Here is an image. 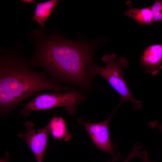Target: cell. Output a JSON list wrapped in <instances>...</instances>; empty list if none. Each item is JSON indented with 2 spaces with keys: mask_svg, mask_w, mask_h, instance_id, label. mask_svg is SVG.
Here are the masks:
<instances>
[{
  "mask_svg": "<svg viewBox=\"0 0 162 162\" xmlns=\"http://www.w3.org/2000/svg\"><path fill=\"white\" fill-rule=\"evenodd\" d=\"M36 33L41 40L37 44L31 64L42 68L59 83H70L83 89L90 88L94 78L90 72L94 64L92 45Z\"/></svg>",
  "mask_w": 162,
  "mask_h": 162,
  "instance_id": "1",
  "label": "cell"
},
{
  "mask_svg": "<svg viewBox=\"0 0 162 162\" xmlns=\"http://www.w3.org/2000/svg\"><path fill=\"white\" fill-rule=\"evenodd\" d=\"M59 83L45 71L32 68L20 55L3 51L0 57V112L5 116L20 106L25 99L44 91L56 92L72 91Z\"/></svg>",
  "mask_w": 162,
  "mask_h": 162,
  "instance_id": "2",
  "label": "cell"
},
{
  "mask_svg": "<svg viewBox=\"0 0 162 162\" xmlns=\"http://www.w3.org/2000/svg\"><path fill=\"white\" fill-rule=\"evenodd\" d=\"M116 57L115 53L105 55L102 58L106 63L105 66L99 67L93 64L90 68V74L93 78L97 75L103 77L121 96V101L117 107L124 102L129 100L133 104L135 110H139L142 106V103L133 96L123 75V70L128 63L127 58L122 56L116 60Z\"/></svg>",
  "mask_w": 162,
  "mask_h": 162,
  "instance_id": "3",
  "label": "cell"
},
{
  "mask_svg": "<svg viewBox=\"0 0 162 162\" xmlns=\"http://www.w3.org/2000/svg\"><path fill=\"white\" fill-rule=\"evenodd\" d=\"M86 98L78 91L65 92L41 93L24 106L19 112L23 117L28 116L32 111L44 110L64 106L71 115L76 112V106L84 102Z\"/></svg>",
  "mask_w": 162,
  "mask_h": 162,
  "instance_id": "4",
  "label": "cell"
},
{
  "mask_svg": "<svg viewBox=\"0 0 162 162\" xmlns=\"http://www.w3.org/2000/svg\"><path fill=\"white\" fill-rule=\"evenodd\" d=\"M25 132H20L18 136L29 147L37 162H43L50 132L49 124L40 129L35 128L33 124L28 121L25 122Z\"/></svg>",
  "mask_w": 162,
  "mask_h": 162,
  "instance_id": "5",
  "label": "cell"
},
{
  "mask_svg": "<svg viewBox=\"0 0 162 162\" xmlns=\"http://www.w3.org/2000/svg\"><path fill=\"white\" fill-rule=\"evenodd\" d=\"M117 109L116 108L106 120L101 122H82V124L95 145L99 149L115 156L114 147L110 138L108 129L109 121Z\"/></svg>",
  "mask_w": 162,
  "mask_h": 162,
  "instance_id": "6",
  "label": "cell"
},
{
  "mask_svg": "<svg viewBox=\"0 0 162 162\" xmlns=\"http://www.w3.org/2000/svg\"><path fill=\"white\" fill-rule=\"evenodd\" d=\"M140 63L145 70L153 76L156 75L162 70V44L147 46L140 59Z\"/></svg>",
  "mask_w": 162,
  "mask_h": 162,
  "instance_id": "7",
  "label": "cell"
},
{
  "mask_svg": "<svg viewBox=\"0 0 162 162\" xmlns=\"http://www.w3.org/2000/svg\"><path fill=\"white\" fill-rule=\"evenodd\" d=\"M126 4L128 9L123 14L133 19L141 24L150 25L154 22L151 7L142 8H136L132 7L131 1H128Z\"/></svg>",
  "mask_w": 162,
  "mask_h": 162,
  "instance_id": "8",
  "label": "cell"
},
{
  "mask_svg": "<svg viewBox=\"0 0 162 162\" xmlns=\"http://www.w3.org/2000/svg\"><path fill=\"white\" fill-rule=\"evenodd\" d=\"M48 124L50 132L55 140L67 141L71 139V134L68 131L65 122L62 117L54 116Z\"/></svg>",
  "mask_w": 162,
  "mask_h": 162,
  "instance_id": "9",
  "label": "cell"
},
{
  "mask_svg": "<svg viewBox=\"0 0 162 162\" xmlns=\"http://www.w3.org/2000/svg\"><path fill=\"white\" fill-rule=\"evenodd\" d=\"M58 2L57 0H51L44 2L35 3L36 8L32 19L44 28L45 22L50 16Z\"/></svg>",
  "mask_w": 162,
  "mask_h": 162,
  "instance_id": "10",
  "label": "cell"
},
{
  "mask_svg": "<svg viewBox=\"0 0 162 162\" xmlns=\"http://www.w3.org/2000/svg\"><path fill=\"white\" fill-rule=\"evenodd\" d=\"M151 8L154 22L162 21V1H155Z\"/></svg>",
  "mask_w": 162,
  "mask_h": 162,
  "instance_id": "11",
  "label": "cell"
},
{
  "mask_svg": "<svg viewBox=\"0 0 162 162\" xmlns=\"http://www.w3.org/2000/svg\"><path fill=\"white\" fill-rule=\"evenodd\" d=\"M141 147L140 143L137 142L135 144L132 151L123 162H129L132 158L135 157H138L142 159L145 155V151L142 152L140 151L139 150ZM108 162H110L108 161Z\"/></svg>",
  "mask_w": 162,
  "mask_h": 162,
  "instance_id": "12",
  "label": "cell"
},
{
  "mask_svg": "<svg viewBox=\"0 0 162 162\" xmlns=\"http://www.w3.org/2000/svg\"><path fill=\"white\" fill-rule=\"evenodd\" d=\"M148 124L151 128H158L160 130L162 134V123H160L158 121H155L149 122Z\"/></svg>",
  "mask_w": 162,
  "mask_h": 162,
  "instance_id": "13",
  "label": "cell"
},
{
  "mask_svg": "<svg viewBox=\"0 0 162 162\" xmlns=\"http://www.w3.org/2000/svg\"><path fill=\"white\" fill-rule=\"evenodd\" d=\"M142 160V162H150L149 160L148 154L146 152H145V155Z\"/></svg>",
  "mask_w": 162,
  "mask_h": 162,
  "instance_id": "14",
  "label": "cell"
},
{
  "mask_svg": "<svg viewBox=\"0 0 162 162\" xmlns=\"http://www.w3.org/2000/svg\"><path fill=\"white\" fill-rule=\"evenodd\" d=\"M21 1L25 4H29L32 3L35 4L36 2L33 0H22Z\"/></svg>",
  "mask_w": 162,
  "mask_h": 162,
  "instance_id": "15",
  "label": "cell"
}]
</instances>
